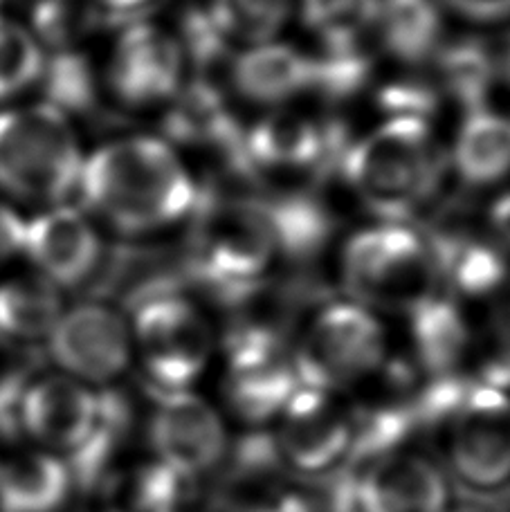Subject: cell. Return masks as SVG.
I'll return each mask as SVG.
<instances>
[{"label":"cell","mask_w":510,"mask_h":512,"mask_svg":"<svg viewBox=\"0 0 510 512\" xmlns=\"http://www.w3.org/2000/svg\"><path fill=\"white\" fill-rule=\"evenodd\" d=\"M405 315L412 349L409 360L418 373L423 378L466 376L477 340L459 299L439 290Z\"/></svg>","instance_id":"17"},{"label":"cell","mask_w":510,"mask_h":512,"mask_svg":"<svg viewBox=\"0 0 510 512\" xmlns=\"http://www.w3.org/2000/svg\"><path fill=\"white\" fill-rule=\"evenodd\" d=\"M445 512H504L499 501L486 495H470L463 499H452L450 506Z\"/></svg>","instance_id":"42"},{"label":"cell","mask_w":510,"mask_h":512,"mask_svg":"<svg viewBox=\"0 0 510 512\" xmlns=\"http://www.w3.org/2000/svg\"><path fill=\"white\" fill-rule=\"evenodd\" d=\"M387 346L378 315L349 299L317 308L290 355L299 387L340 396L378 376Z\"/></svg>","instance_id":"6"},{"label":"cell","mask_w":510,"mask_h":512,"mask_svg":"<svg viewBox=\"0 0 510 512\" xmlns=\"http://www.w3.org/2000/svg\"><path fill=\"white\" fill-rule=\"evenodd\" d=\"M75 495L66 459L23 450L0 459V512H61Z\"/></svg>","instance_id":"23"},{"label":"cell","mask_w":510,"mask_h":512,"mask_svg":"<svg viewBox=\"0 0 510 512\" xmlns=\"http://www.w3.org/2000/svg\"><path fill=\"white\" fill-rule=\"evenodd\" d=\"M86 153L75 122L45 102L0 108V198L14 207L72 203Z\"/></svg>","instance_id":"4"},{"label":"cell","mask_w":510,"mask_h":512,"mask_svg":"<svg viewBox=\"0 0 510 512\" xmlns=\"http://www.w3.org/2000/svg\"><path fill=\"white\" fill-rule=\"evenodd\" d=\"M443 97L434 79L427 75H405L376 90V106L385 120H418L432 124L441 111Z\"/></svg>","instance_id":"36"},{"label":"cell","mask_w":510,"mask_h":512,"mask_svg":"<svg viewBox=\"0 0 510 512\" xmlns=\"http://www.w3.org/2000/svg\"><path fill=\"white\" fill-rule=\"evenodd\" d=\"M488 227L499 248L510 250V191L499 196L488 209Z\"/></svg>","instance_id":"41"},{"label":"cell","mask_w":510,"mask_h":512,"mask_svg":"<svg viewBox=\"0 0 510 512\" xmlns=\"http://www.w3.org/2000/svg\"><path fill=\"white\" fill-rule=\"evenodd\" d=\"M97 420V389L66 373L36 376L23 393L18 425L39 450L68 459L86 443Z\"/></svg>","instance_id":"15"},{"label":"cell","mask_w":510,"mask_h":512,"mask_svg":"<svg viewBox=\"0 0 510 512\" xmlns=\"http://www.w3.org/2000/svg\"><path fill=\"white\" fill-rule=\"evenodd\" d=\"M196 486L149 456L122 465L97 497L104 512H189Z\"/></svg>","instance_id":"27"},{"label":"cell","mask_w":510,"mask_h":512,"mask_svg":"<svg viewBox=\"0 0 510 512\" xmlns=\"http://www.w3.org/2000/svg\"><path fill=\"white\" fill-rule=\"evenodd\" d=\"M293 351L225 360L223 396L230 414L248 429L275 425L299 389Z\"/></svg>","instance_id":"20"},{"label":"cell","mask_w":510,"mask_h":512,"mask_svg":"<svg viewBox=\"0 0 510 512\" xmlns=\"http://www.w3.org/2000/svg\"><path fill=\"white\" fill-rule=\"evenodd\" d=\"M430 63L434 66L432 79L443 99L463 108V113L488 106L499 81L493 45L481 39H445Z\"/></svg>","instance_id":"28"},{"label":"cell","mask_w":510,"mask_h":512,"mask_svg":"<svg viewBox=\"0 0 510 512\" xmlns=\"http://www.w3.org/2000/svg\"><path fill=\"white\" fill-rule=\"evenodd\" d=\"M475 351H479L477 369L470 376L510 393V299L490 313L484 337Z\"/></svg>","instance_id":"37"},{"label":"cell","mask_w":510,"mask_h":512,"mask_svg":"<svg viewBox=\"0 0 510 512\" xmlns=\"http://www.w3.org/2000/svg\"><path fill=\"white\" fill-rule=\"evenodd\" d=\"M434 436L445 465L472 495L493 497L510 488V393L468 378Z\"/></svg>","instance_id":"8"},{"label":"cell","mask_w":510,"mask_h":512,"mask_svg":"<svg viewBox=\"0 0 510 512\" xmlns=\"http://www.w3.org/2000/svg\"><path fill=\"white\" fill-rule=\"evenodd\" d=\"M77 198L93 221L140 241L189 223L200 185L169 142L140 133L115 137L86 155Z\"/></svg>","instance_id":"1"},{"label":"cell","mask_w":510,"mask_h":512,"mask_svg":"<svg viewBox=\"0 0 510 512\" xmlns=\"http://www.w3.org/2000/svg\"><path fill=\"white\" fill-rule=\"evenodd\" d=\"M149 391L144 436L151 459L191 483L209 479L221 465L230 436L218 409L187 391Z\"/></svg>","instance_id":"11"},{"label":"cell","mask_w":510,"mask_h":512,"mask_svg":"<svg viewBox=\"0 0 510 512\" xmlns=\"http://www.w3.org/2000/svg\"><path fill=\"white\" fill-rule=\"evenodd\" d=\"M138 407L129 393L117 384L97 389V420L86 443L66 463L75 483V492L97 497L106 481L122 468L131 445L138 436Z\"/></svg>","instance_id":"19"},{"label":"cell","mask_w":510,"mask_h":512,"mask_svg":"<svg viewBox=\"0 0 510 512\" xmlns=\"http://www.w3.org/2000/svg\"><path fill=\"white\" fill-rule=\"evenodd\" d=\"M373 70H376V59L367 43L320 45V50L311 54L308 95H315L333 106L351 102L369 88Z\"/></svg>","instance_id":"31"},{"label":"cell","mask_w":510,"mask_h":512,"mask_svg":"<svg viewBox=\"0 0 510 512\" xmlns=\"http://www.w3.org/2000/svg\"><path fill=\"white\" fill-rule=\"evenodd\" d=\"M185 54L176 34L147 18L122 23L102 72L104 88L126 108L167 106L185 84Z\"/></svg>","instance_id":"12"},{"label":"cell","mask_w":510,"mask_h":512,"mask_svg":"<svg viewBox=\"0 0 510 512\" xmlns=\"http://www.w3.org/2000/svg\"><path fill=\"white\" fill-rule=\"evenodd\" d=\"M378 45L403 66H425L445 41L443 7L439 0H378Z\"/></svg>","instance_id":"26"},{"label":"cell","mask_w":510,"mask_h":512,"mask_svg":"<svg viewBox=\"0 0 510 512\" xmlns=\"http://www.w3.org/2000/svg\"><path fill=\"white\" fill-rule=\"evenodd\" d=\"M41 102L66 115L70 122L97 115L102 108L104 77L84 50L45 54L39 86Z\"/></svg>","instance_id":"29"},{"label":"cell","mask_w":510,"mask_h":512,"mask_svg":"<svg viewBox=\"0 0 510 512\" xmlns=\"http://www.w3.org/2000/svg\"><path fill=\"white\" fill-rule=\"evenodd\" d=\"M234 93L254 106L279 108L311 88V54L293 43L266 41L234 54L227 68Z\"/></svg>","instance_id":"21"},{"label":"cell","mask_w":510,"mask_h":512,"mask_svg":"<svg viewBox=\"0 0 510 512\" xmlns=\"http://www.w3.org/2000/svg\"><path fill=\"white\" fill-rule=\"evenodd\" d=\"M126 317L147 389L187 391L203 378L214 353V331L189 292L147 301Z\"/></svg>","instance_id":"9"},{"label":"cell","mask_w":510,"mask_h":512,"mask_svg":"<svg viewBox=\"0 0 510 512\" xmlns=\"http://www.w3.org/2000/svg\"><path fill=\"white\" fill-rule=\"evenodd\" d=\"M340 279L355 304L394 313L443 290L430 239L414 223L378 221L355 232L344 243Z\"/></svg>","instance_id":"5"},{"label":"cell","mask_w":510,"mask_h":512,"mask_svg":"<svg viewBox=\"0 0 510 512\" xmlns=\"http://www.w3.org/2000/svg\"><path fill=\"white\" fill-rule=\"evenodd\" d=\"M23 259L52 286L68 292L99 277L106 248L93 216L84 207L66 203L27 218Z\"/></svg>","instance_id":"13"},{"label":"cell","mask_w":510,"mask_h":512,"mask_svg":"<svg viewBox=\"0 0 510 512\" xmlns=\"http://www.w3.org/2000/svg\"><path fill=\"white\" fill-rule=\"evenodd\" d=\"M351 407L338 396L299 387L272 429L277 450L295 477H317L338 470L349 456Z\"/></svg>","instance_id":"14"},{"label":"cell","mask_w":510,"mask_h":512,"mask_svg":"<svg viewBox=\"0 0 510 512\" xmlns=\"http://www.w3.org/2000/svg\"><path fill=\"white\" fill-rule=\"evenodd\" d=\"M207 7L227 39L248 48L275 41L293 14V0H209Z\"/></svg>","instance_id":"35"},{"label":"cell","mask_w":510,"mask_h":512,"mask_svg":"<svg viewBox=\"0 0 510 512\" xmlns=\"http://www.w3.org/2000/svg\"><path fill=\"white\" fill-rule=\"evenodd\" d=\"M45 50L23 21L0 14V108L21 102L39 86Z\"/></svg>","instance_id":"32"},{"label":"cell","mask_w":510,"mask_h":512,"mask_svg":"<svg viewBox=\"0 0 510 512\" xmlns=\"http://www.w3.org/2000/svg\"><path fill=\"white\" fill-rule=\"evenodd\" d=\"M182 256L189 290L227 313L239 308L270 279L277 261L259 196L200 185Z\"/></svg>","instance_id":"2"},{"label":"cell","mask_w":510,"mask_h":512,"mask_svg":"<svg viewBox=\"0 0 510 512\" xmlns=\"http://www.w3.org/2000/svg\"><path fill=\"white\" fill-rule=\"evenodd\" d=\"M441 286L457 299H486L508 281V259L495 239H484L461 221H436L425 230Z\"/></svg>","instance_id":"18"},{"label":"cell","mask_w":510,"mask_h":512,"mask_svg":"<svg viewBox=\"0 0 510 512\" xmlns=\"http://www.w3.org/2000/svg\"><path fill=\"white\" fill-rule=\"evenodd\" d=\"M9 3H14V0H0V14H7L5 7H7Z\"/></svg>","instance_id":"43"},{"label":"cell","mask_w":510,"mask_h":512,"mask_svg":"<svg viewBox=\"0 0 510 512\" xmlns=\"http://www.w3.org/2000/svg\"><path fill=\"white\" fill-rule=\"evenodd\" d=\"M27 218L18 207L0 198V274L23 259Z\"/></svg>","instance_id":"38"},{"label":"cell","mask_w":510,"mask_h":512,"mask_svg":"<svg viewBox=\"0 0 510 512\" xmlns=\"http://www.w3.org/2000/svg\"><path fill=\"white\" fill-rule=\"evenodd\" d=\"M106 23L111 18L97 0H32L25 21L45 54L84 50Z\"/></svg>","instance_id":"30"},{"label":"cell","mask_w":510,"mask_h":512,"mask_svg":"<svg viewBox=\"0 0 510 512\" xmlns=\"http://www.w3.org/2000/svg\"><path fill=\"white\" fill-rule=\"evenodd\" d=\"M454 16L472 25L510 23V0H441Z\"/></svg>","instance_id":"39"},{"label":"cell","mask_w":510,"mask_h":512,"mask_svg":"<svg viewBox=\"0 0 510 512\" xmlns=\"http://www.w3.org/2000/svg\"><path fill=\"white\" fill-rule=\"evenodd\" d=\"M63 292L27 268H9L0 274V342L21 346L48 340L61 317Z\"/></svg>","instance_id":"24"},{"label":"cell","mask_w":510,"mask_h":512,"mask_svg":"<svg viewBox=\"0 0 510 512\" xmlns=\"http://www.w3.org/2000/svg\"><path fill=\"white\" fill-rule=\"evenodd\" d=\"M378 0H302V23L320 45H360L373 36Z\"/></svg>","instance_id":"34"},{"label":"cell","mask_w":510,"mask_h":512,"mask_svg":"<svg viewBox=\"0 0 510 512\" xmlns=\"http://www.w3.org/2000/svg\"><path fill=\"white\" fill-rule=\"evenodd\" d=\"M355 140L338 115L313 117L277 111L245 126V158L257 187L263 178L302 180L306 189L340 178L342 162Z\"/></svg>","instance_id":"7"},{"label":"cell","mask_w":510,"mask_h":512,"mask_svg":"<svg viewBox=\"0 0 510 512\" xmlns=\"http://www.w3.org/2000/svg\"><path fill=\"white\" fill-rule=\"evenodd\" d=\"M448 171V155L432 124L385 120L355 137L340 180L378 221L412 223L434 203Z\"/></svg>","instance_id":"3"},{"label":"cell","mask_w":510,"mask_h":512,"mask_svg":"<svg viewBox=\"0 0 510 512\" xmlns=\"http://www.w3.org/2000/svg\"><path fill=\"white\" fill-rule=\"evenodd\" d=\"M173 34L185 54L187 68L194 72L191 77L216 81L218 72L230 68L234 59L232 41L214 21L207 3H189L182 7Z\"/></svg>","instance_id":"33"},{"label":"cell","mask_w":510,"mask_h":512,"mask_svg":"<svg viewBox=\"0 0 510 512\" xmlns=\"http://www.w3.org/2000/svg\"><path fill=\"white\" fill-rule=\"evenodd\" d=\"M452 499L445 470L412 447L355 470L358 512H445Z\"/></svg>","instance_id":"16"},{"label":"cell","mask_w":510,"mask_h":512,"mask_svg":"<svg viewBox=\"0 0 510 512\" xmlns=\"http://www.w3.org/2000/svg\"><path fill=\"white\" fill-rule=\"evenodd\" d=\"M448 162L470 189H486L506 180L510 176V115L490 106L463 115Z\"/></svg>","instance_id":"25"},{"label":"cell","mask_w":510,"mask_h":512,"mask_svg":"<svg viewBox=\"0 0 510 512\" xmlns=\"http://www.w3.org/2000/svg\"><path fill=\"white\" fill-rule=\"evenodd\" d=\"M43 344L59 373L93 389L120 382L135 358L129 317L102 299L63 308Z\"/></svg>","instance_id":"10"},{"label":"cell","mask_w":510,"mask_h":512,"mask_svg":"<svg viewBox=\"0 0 510 512\" xmlns=\"http://www.w3.org/2000/svg\"><path fill=\"white\" fill-rule=\"evenodd\" d=\"M275 241L277 259L299 268L320 259L338 234V218L317 189H284L259 196Z\"/></svg>","instance_id":"22"},{"label":"cell","mask_w":510,"mask_h":512,"mask_svg":"<svg viewBox=\"0 0 510 512\" xmlns=\"http://www.w3.org/2000/svg\"><path fill=\"white\" fill-rule=\"evenodd\" d=\"M97 3L111 18V23H129L144 18L160 0H97Z\"/></svg>","instance_id":"40"},{"label":"cell","mask_w":510,"mask_h":512,"mask_svg":"<svg viewBox=\"0 0 510 512\" xmlns=\"http://www.w3.org/2000/svg\"><path fill=\"white\" fill-rule=\"evenodd\" d=\"M5 364V351H3V342H0V369H3Z\"/></svg>","instance_id":"44"}]
</instances>
